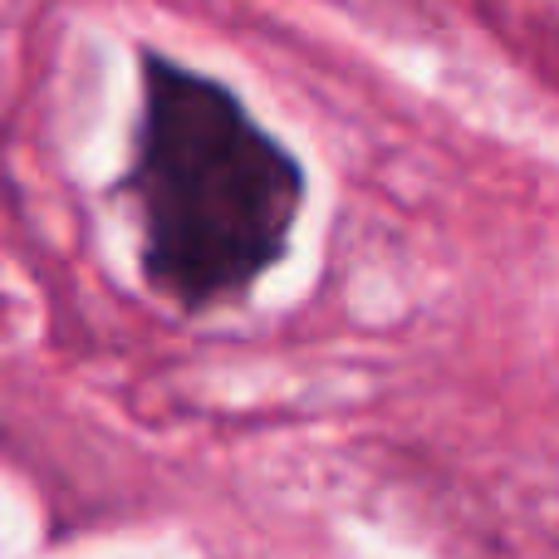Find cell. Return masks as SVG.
Segmentation results:
<instances>
[{"label":"cell","mask_w":559,"mask_h":559,"mask_svg":"<svg viewBox=\"0 0 559 559\" xmlns=\"http://www.w3.org/2000/svg\"><path fill=\"white\" fill-rule=\"evenodd\" d=\"M123 192L143 231L147 285L177 309H206L285 261L305 212V167L231 84L143 49Z\"/></svg>","instance_id":"6da1fadb"}]
</instances>
